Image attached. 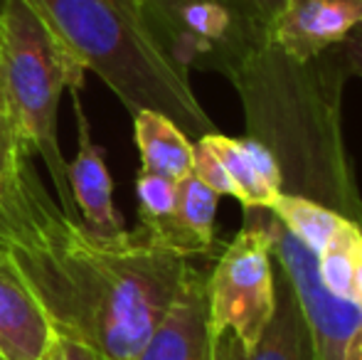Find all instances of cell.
Returning <instances> with one entry per match:
<instances>
[{
  "mask_svg": "<svg viewBox=\"0 0 362 360\" xmlns=\"http://www.w3.org/2000/svg\"><path fill=\"white\" fill-rule=\"evenodd\" d=\"M33 156V149L20 134L13 111L8 106V99H5V91L0 87V180L10 178Z\"/></svg>",
  "mask_w": 362,
  "mask_h": 360,
  "instance_id": "2e32d148",
  "label": "cell"
},
{
  "mask_svg": "<svg viewBox=\"0 0 362 360\" xmlns=\"http://www.w3.org/2000/svg\"><path fill=\"white\" fill-rule=\"evenodd\" d=\"M353 303H358V308L362 311V257L353 272Z\"/></svg>",
  "mask_w": 362,
  "mask_h": 360,
  "instance_id": "7402d4cb",
  "label": "cell"
},
{
  "mask_svg": "<svg viewBox=\"0 0 362 360\" xmlns=\"http://www.w3.org/2000/svg\"><path fill=\"white\" fill-rule=\"evenodd\" d=\"M134 136L141 153V170L180 182L192 173V141L158 111L134 114Z\"/></svg>",
  "mask_w": 362,
  "mask_h": 360,
  "instance_id": "5bb4252c",
  "label": "cell"
},
{
  "mask_svg": "<svg viewBox=\"0 0 362 360\" xmlns=\"http://www.w3.org/2000/svg\"><path fill=\"white\" fill-rule=\"evenodd\" d=\"M192 175L200 178L210 190H215L217 195H232L234 197V185L229 180L224 166L219 163V158L210 151V146L202 139H197L192 144Z\"/></svg>",
  "mask_w": 362,
  "mask_h": 360,
  "instance_id": "e0dca14e",
  "label": "cell"
},
{
  "mask_svg": "<svg viewBox=\"0 0 362 360\" xmlns=\"http://www.w3.org/2000/svg\"><path fill=\"white\" fill-rule=\"evenodd\" d=\"M202 141L224 166L234 185V197L242 207H272L284 192V175L276 156L257 139H232L215 131L202 136Z\"/></svg>",
  "mask_w": 362,
  "mask_h": 360,
  "instance_id": "8fae6325",
  "label": "cell"
},
{
  "mask_svg": "<svg viewBox=\"0 0 362 360\" xmlns=\"http://www.w3.org/2000/svg\"><path fill=\"white\" fill-rule=\"evenodd\" d=\"M131 360H215L207 277L197 267H187L165 316Z\"/></svg>",
  "mask_w": 362,
  "mask_h": 360,
  "instance_id": "52a82bcc",
  "label": "cell"
},
{
  "mask_svg": "<svg viewBox=\"0 0 362 360\" xmlns=\"http://www.w3.org/2000/svg\"><path fill=\"white\" fill-rule=\"evenodd\" d=\"M136 195H139V217L141 225L148 235H158L168 220H170L173 210H175L177 200V180H170L165 175L148 173L139 170L136 178Z\"/></svg>",
  "mask_w": 362,
  "mask_h": 360,
  "instance_id": "9a60e30c",
  "label": "cell"
},
{
  "mask_svg": "<svg viewBox=\"0 0 362 360\" xmlns=\"http://www.w3.org/2000/svg\"><path fill=\"white\" fill-rule=\"evenodd\" d=\"M343 360H362V328L348 341L343 353Z\"/></svg>",
  "mask_w": 362,
  "mask_h": 360,
  "instance_id": "44dd1931",
  "label": "cell"
},
{
  "mask_svg": "<svg viewBox=\"0 0 362 360\" xmlns=\"http://www.w3.org/2000/svg\"><path fill=\"white\" fill-rule=\"evenodd\" d=\"M267 210L315 257H320L335 242L343 240L353 227L360 225V222L350 220L348 215L323 205V202L293 195V192H281Z\"/></svg>",
  "mask_w": 362,
  "mask_h": 360,
  "instance_id": "4fadbf2b",
  "label": "cell"
},
{
  "mask_svg": "<svg viewBox=\"0 0 362 360\" xmlns=\"http://www.w3.org/2000/svg\"><path fill=\"white\" fill-rule=\"evenodd\" d=\"M360 25L362 0H284L267 28V42L293 64H308Z\"/></svg>",
  "mask_w": 362,
  "mask_h": 360,
  "instance_id": "8992f818",
  "label": "cell"
},
{
  "mask_svg": "<svg viewBox=\"0 0 362 360\" xmlns=\"http://www.w3.org/2000/svg\"><path fill=\"white\" fill-rule=\"evenodd\" d=\"M86 69L62 45L33 0H3L0 10V87L23 139L40 156L67 217L79 220L57 139L62 91L84 89Z\"/></svg>",
  "mask_w": 362,
  "mask_h": 360,
  "instance_id": "3957f363",
  "label": "cell"
},
{
  "mask_svg": "<svg viewBox=\"0 0 362 360\" xmlns=\"http://www.w3.org/2000/svg\"><path fill=\"white\" fill-rule=\"evenodd\" d=\"M0 10H3V0H0Z\"/></svg>",
  "mask_w": 362,
  "mask_h": 360,
  "instance_id": "603a6c76",
  "label": "cell"
},
{
  "mask_svg": "<svg viewBox=\"0 0 362 360\" xmlns=\"http://www.w3.org/2000/svg\"><path fill=\"white\" fill-rule=\"evenodd\" d=\"M215 360H318L310 328L286 274L276 265V311L257 346L247 348L232 336L215 338Z\"/></svg>",
  "mask_w": 362,
  "mask_h": 360,
  "instance_id": "30bf717a",
  "label": "cell"
},
{
  "mask_svg": "<svg viewBox=\"0 0 362 360\" xmlns=\"http://www.w3.org/2000/svg\"><path fill=\"white\" fill-rule=\"evenodd\" d=\"M72 106L76 116V156L67 163V180L79 220L96 235H119L126 227L124 215L114 207V182L106 166V151L94 144L79 91H72Z\"/></svg>",
  "mask_w": 362,
  "mask_h": 360,
  "instance_id": "9c48e42d",
  "label": "cell"
},
{
  "mask_svg": "<svg viewBox=\"0 0 362 360\" xmlns=\"http://www.w3.org/2000/svg\"><path fill=\"white\" fill-rule=\"evenodd\" d=\"M47 360H106L101 358L96 351H91L84 343L69 341L64 336H54L52 346H49Z\"/></svg>",
  "mask_w": 362,
  "mask_h": 360,
  "instance_id": "ffe728a7",
  "label": "cell"
},
{
  "mask_svg": "<svg viewBox=\"0 0 362 360\" xmlns=\"http://www.w3.org/2000/svg\"><path fill=\"white\" fill-rule=\"evenodd\" d=\"M163 47L185 69L229 74L254 42L267 37L249 25L232 0H144Z\"/></svg>",
  "mask_w": 362,
  "mask_h": 360,
  "instance_id": "5b68a950",
  "label": "cell"
},
{
  "mask_svg": "<svg viewBox=\"0 0 362 360\" xmlns=\"http://www.w3.org/2000/svg\"><path fill=\"white\" fill-rule=\"evenodd\" d=\"M232 5L249 25H254L257 30L267 33L272 20L276 18V13L281 10L284 0H232Z\"/></svg>",
  "mask_w": 362,
  "mask_h": 360,
  "instance_id": "ac0fdd59",
  "label": "cell"
},
{
  "mask_svg": "<svg viewBox=\"0 0 362 360\" xmlns=\"http://www.w3.org/2000/svg\"><path fill=\"white\" fill-rule=\"evenodd\" d=\"M76 62L131 114L158 111L190 141L215 134L182 64L163 47L144 0H33Z\"/></svg>",
  "mask_w": 362,
  "mask_h": 360,
  "instance_id": "7a4b0ae2",
  "label": "cell"
},
{
  "mask_svg": "<svg viewBox=\"0 0 362 360\" xmlns=\"http://www.w3.org/2000/svg\"><path fill=\"white\" fill-rule=\"evenodd\" d=\"M0 247L10 252L54 333L106 360H131L165 316L190 260L151 235H96L49 197L33 158L0 180Z\"/></svg>",
  "mask_w": 362,
  "mask_h": 360,
  "instance_id": "6da1fadb",
  "label": "cell"
},
{
  "mask_svg": "<svg viewBox=\"0 0 362 360\" xmlns=\"http://www.w3.org/2000/svg\"><path fill=\"white\" fill-rule=\"evenodd\" d=\"M54 336L42 303L0 247V360H47Z\"/></svg>",
  "mask_w": 362,
  "mask_h": 360,
  "instance_id": "ba28073f",
  "label": "cell"
},
{
  "mask_svg": "<svg viewBox=\"0 0 362 360\" xmlns=\"http://www.w3.org/2000/svg\"><path fill=\"white\" fill-rule=\"evenodd\" d=\"M335 57H338V64H340V69H343V74L362 77V25L358 30H353V33L335 47Z\"/></svg>",
  "mask_w": 362,
  "mask_h": 360,
  "instance_id": "d6986e66",
  "label": "cell"
},
{
  "mask_svg": "<svg viewBox=\"0 0 362 360\" xmlns=\"http://www.w3.org/2000/svg\"><path fill=\"white\" fill-rule=\"evenodd\" d=\"M244 227L224 247L207 277V311L212 341L232 333L252 348L276 311V262L264 207H244Z\"/></svg>",
  "mask_w": 362,
  "mask_h": 360,
  "instance_id": "277c9868",
  "label": "cell"
},
{
  "mask_svg": "<svg viewBox=\"0 0 362 360\" xmlns=\"http://www.w3.org/2000/svg\"><path fill=\"white\" fill-rule=\"evenodd\" d=\"M219 195L195 175L177 182V200L170 220L151 240L182 257L207 255L215 245V217Z\"/></svg>",
  "mask_w": 362,
  "mask_h": 360,
  "instance_id": "7c38bea8",
  "label": "cell"
}]
</instances>
